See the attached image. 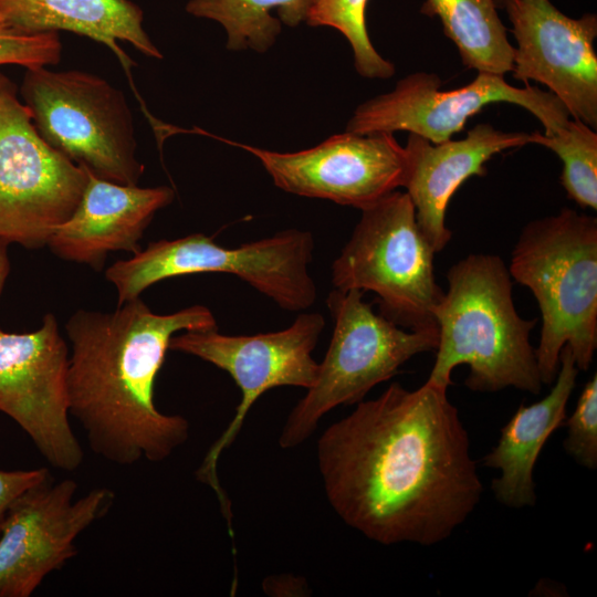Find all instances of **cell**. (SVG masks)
Here are the masks:
<instances>
[{"mask_svg":"<svg viewBox=\"0 0 597 597\" xmlns=\"http://www.w3.org/2000/svg\"><path fill=\"white\" fill-rule=\"evenodd\" d=\"M317 462L335 513L384 545L446 541L483 492L459 411L428 380L359 401L323 432Z\"/></svg>","mask_w":597,"mask_h":597,"instance_id":"obj_1","label":"cell"},{"mask_svg":"<svg viewBox=\"0 0 597 597\" xmlns=\"http://www.w3.org/2000/svg\"><path fill=\"white\" fill-rule=\"evenodd\" d=\"M212 329L217 321L203 305L157 314L139 297L69 318L70 413L94 453L117 465L161 462L187 441V419L157 409L155 381L176 333Z\"/></svg>","mask_w":597,"mask_h":597,"instance_id":"obj_2","label":"cell"},{"mask_svg":"<svg viewBox=\"0 0 597 597\" xmlns=\"http://www.w3.org/2000/svg\"><path fill=\"white\" fill-rule=\"evenodd\" d=\"M447 281L433 311L439 341L427 380L448 389L453 369L467 365L465 386L473 391L513 387L540 394L543 383L530 341L536 321L517 313L502 259L469 254L449 269Z\"/></svg>","mask_w":597,"mask_h":597,"instance_id":"obj_3","label":"cell"},{"mask_svg":"<svg viewBox=\"0 0 597 597\" xmlns=\"http://www.w3.org/2000/svg\"><path fill=\"white\" fill-rule=\"evenodd\" d=\"M507 269L538 304L535 355L543 385L554 383L565 345L578 370H588L597 347V219L563 208L530 221Z\"/></svg>","mask_w":597,"mask_h":597,"instance_id":"obj_4","label":"cell"},{"mask_svg":"<svg viewBox=\"0 0 597 597\" xmlns=\"http://www.w3.org/2000/svg\"><path fill=\"white\" fill-rule=\"evenodd\" d=\"M314 240L308 231L286 229L237 248H226L202 233L150 242L106 270L117 292V305L139 297L163 280L197 273L233 274L281 308L298 312L317 297L310 274Z\"/></svg>","mask_w":597,"mask_h":597,"instance_id":"obj_5","label":"cell"},{"mask_svg":"<svg viewBox=\"0 0 597 597\" xmlns=\"http://www.w3.org/2000/svg\"><path fill=\"white\" fill-rule=\"evenodd\" d=\"M360 211L332 264L334 289L374 292L380 314L402 328L438 329L433 311L444 291L409 196L395 190Z\"/></svg>","mask_w":597,"mask_h":597,"instance_id":"obj_6","label":"cell"},{"mask_svg":"<svg viewBox=\"0 0 597 597\" xmlns=\"http://www.w3.org/2000/svg\"><path fill=\"white\" fill-rule=\"evenodd\" d=\"M359 290L329 292L326 304L334 322L328 349L315 383L290 412L279 443L304 442L321 418L339 405H353L378 384L389 380L413 356L436 350L438 329L402 328L363 300Z\"/></svg>","mask_w":597,"mask_h":597,"instance_id":"obj_7","label":"cell"},{"mask_svg":"<svg viewBox=\"0 0 597 597\" xmlns=\"http://www.w3.org/2000/svg\"><path fill=\"white\" fill-rule=\"evenodd\" d=\"M21 96L52 148L101 179L138 185L144 166L122 91L95 74L36 66L27 69Z\"/></svg>","mask_w":597,"mask_h":597,"instance_id":"obj_8","label":"cell"},{"mask_svg":"<svg viewBox=\"0 0 597 597\" xmlns=\"http://www.w3.org/2000/svg\"><path fill=\"white\" fill-rule=\"evenodd\" d=\"M86 180L84 167L39 135L15 86L0 73V239L46 245L74 212Z\"/></svg>","mask_w":597,"mask_h":597,"instance_id":"obj_9","label":"cell"},{"mask_svg":"<svg viewBox=\"0 0 597 597\" xmlns=\"http://www.w3.org/2000/svg\"><path fill=\"white\" fill-rule=\"evenodd\" d=\"M325 320L321 313H302L284 329L255 335H223L218 329L185 331L174 335L169 349L196 356L228 373L241 391L235 415L207 452L197 478L216 492L226 519L231 517L228 496L222 491L217 463L230 447L259 397L281 386L308 389L318 374L312 357Z\"/></svg>","mask_w":597,"mask_h":597,"instance_id":"obj_10","label":"cell"},{"mask_svg":"<svg viewBox=\"0 0 597 597\" xmlns=\"http://www.w3.org/2000/svg\"><path fill=\"white\" fill-rule=\"evenodd\" d=\"M440 86L441 80L434 73L408 74L394 90L359 104L345 130L356 134L406 130L437 144L451 139L470 117L493 103L525 108L543 125L547 136L569 119L565 106L549 91L530 84L516 87L501 75L478 73L462 87L440 90Z\"/></svg>","mask_w":597,"mask_h":597,"instance_id":"obj_11","label":"cell"},{"mask_svg":"<svg viewBox=\"0 0 597 597\" xmlns=\"http://www.w3.org/2000/svg\"><path fill=\"white\" fill-rule=\"evenodd\" d=\"M69 360L70 348L51 313L33 332L0 329V412L53 468L72 472L84 452L70 422Z\"/></svg>","mask_w":597,"mask_h":597,"instance_id":"obj_12","label":"cell"},{"mask_svg":"<svg viewBox=\"0 0 597 597\" xmlns=\"http://www.w3.org/2000/svg\"><path fill=\"white\" fill-rule=\"evenodd\" d=\"M78 484L52 478L17 498L0 532V597H29L77 554L75 541L109 511L114 493L95 488L75 499Z\"/></svg>","mask_w":597,"mask_h":597,"instance_id":"obj_13","label":"cell"},{"mask_svg":"<svg viewBox=\"0 0 597 597\" xmlns=\"http://www.w3.org/2000/svg\"><path fill=\"white\" fill-rule=\"evenodd\" d=\"M224 142L258 158L283 191L359 210L401 188L404 181L406 151L392 133L345 130L291 153Z\"/></svg>","mask_w":597,"mask_h":597,"instance_id":"obj_14","label":"cell"},{"mask_svg":"<svg viewBox=\"0 0 597 597\" xmlns=\"http://www.w3.org/2000/svg\"><path fill=\"white\" fill-rule=\"evenodd\" d=\"M516 40L513 77L544 84L569 116L597 128V15L574 19L551 0H503Z\"/></svg>","mask_w":597,"mask_h":597,"instance_id":"obj_15","label":"cell"},{"mask_svg":"<svg viewBox=\"0 0 597 597\" xmlns=\"http://www.w3.org/2000/svg\"><path fill=\"white\" fill-rule=\"evenodd\" d=\"M532 144L531 134L506 133L490 124H478L461 139L431 143L409 133L401 188L416 211L420 230L436 253L451 240L446 211L458 188L472 176H484L485 164L504 150Z\"/></svg>","mask_w":597,"mask_h":597,"instance_id":"obj_16","label":"cell"},{"mask_svg":"<svg viewBox=\"0 0 597 597\" xmlns=\"http://www.w3.org/2000/svg\"><path fill=\"white\" fill-rule=\"evenodd\" d=\"M87 180L72 216L50 235L46 245L59 258L100 271L109 252L142 250L139 240L156 212L174 200L166 186L142 188L101 179Z\"/></svg>","mask_w":597,"mask_h":597,"instance_id":"obj_17","label":"cell"},{"mask_svg":"<svg viewBox=\"0 0 597 597\" xmlns=\"http://www.w3.org/2000/svg\"><path fill=\"white\" fill-rule=\"evenodd\" d=\"M578 371L570 347L565 345L551 391L530 406L521 405L502 428L496 446L483 458L485 467L500 471L491 490L502 505L512 509L535 505L534 467L547 439L566 419Z\"/></svg>","mask_w":597,"mask_h":597,"instance_id":"obj_18","label":"cell"},{"mask_svg":"<svg viewBox=\"0 0 597 597\" xmlns=\"http://www.w3.org/2000/svg\"><path fill=\"white\" fill-rule=\"evenodd\" d=\"M142 9L129 0H0V21L18 32L70 31L103 43L129 73L132 60L119 43L143 54H163L143 27Z\"/></svg>","mask_w":597,"mask_h":597,"instance_id":"obj_19","label":"cell"},{"mask_svg":"<svg viewBox=\"0 0 597 597\" xmlns=\"http://www.w3.org/2000/svg\"><path fill=\"white\" fill-rule=\"evenodd\" d=\"M498 8L495 0H425L420 12L439 18L465 67L504 76L512 71L514 46Z\"/></svg>","mask_w":597,"mask_h":597,"instance_id":"obj_20","label":"cell"},{"mask_svg":"<svg viewBox=\"0 0 597 597\" xmlns=\"http://www.w3.org/2000/svg\"><path fill=\"white\" fill-rule=\"evenodd\" d=\"M314 0H189V14L219 23L230 51L264 53L273 46L282 24L305 22Z\"/></svg>","mask_w":597,"mask_h":597,"instance_id":"obj_21","label":"cell"},{"mask_svg":"<svg viewBox=\"0 0 597 597\" xmlns=\"http://www.w3.org/2000/svg\"><path fill=\"white\" fill-rule=\"evenodd\" d=\"M532 144L554 151L563 163L561 182L567 197L582 208L597 209V134L578 119H568L553 135L531 134Z\"/></svg>","mask_w":597,"mask_h":597,"instance_id":"obj_22","label":"cell"},{"mask_svg":"<svg viewBox=\"0 0 597 597\" xmlns=\"http://www.w3.org/2000/svg\"><path fill=\"white\" fill-rule=\"evenodd\" d=\"M368 0H314L306 24L337 30L348 41L357 73L366 78H388L395 74L392 62L373 45L366 28Z\"/></svg>","mask_w":597,"mask_h":597,"instance_id":"obj_23","label":"cell"},{"mask_svg":"<svg viewBox=\"0 0 597 597\" xmlns=\"http://www.w3.org/2000/svg\"><path fill=\"white\" fill-rule=\"evenodd\" d=\"M565 452L580 467L597 469V375L583 388L575 410L567 420Z\"/></svg>","mask_w":597,"mask_h":597,"instance_id":"obj_24","label":"cell"},{"mask_svg":"<svg viewBox=\"0 0 597 597\" xmlns=\"http://www.w3.org/2000/svg\"><path fill=\"white\" fill-rule=\"evenodd\" d=\"M62 45L57 32L22 33L0 21V66L14 64L25 69L54 65Z\"/></svg>","mask_w":597,"mask_h":597,"instance_id":"obj_25","label":"cell"},{"mask_svg":"<svg viewBox=\"0 0 597 597\" xmlns=\"http://www.w3.org/2000/svg\"><path fill=\"white\" fill-rule=\"evenodd\" d=\"M48 468L29 470H0V532L13 501L30 488L50 479Z\"/></svg>","mask_w":597,"mask_h":597,"instance_id":"obj_26","label":"cell"},{"mask_svg":"<svg viewBox=\"0 0 597 597\" xmlns=\"http://www.w3.org/2000/svg\"><path fill=\"white\" fill-rule=\"evenodd\" d=\"M8 245L9 243L7 241L0 239V295L10 271Z\"/></svg>","mask_w":597,"mask_h":597,"instance_id":"obj_27","label":"cell"},{"mask_svg":"<svg viewBox=\"0 0 597 597\" xmlns=\"http://www.w3.org/2000/svg\"><path fill=\"white\" fill-rule=\"evenodd\" d=\"M495 1H496L498 7L500 8L503 0H495Z\"/></svg>","mask_w":597,"mask_h":597,"instance_id":"obj_28","label":"cell"}]
</instances>
